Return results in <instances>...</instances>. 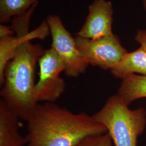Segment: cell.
<instances>
[{"instance_id":"cell-1","label":"cell","mask_w":146,"mask_h":146,"mask_svg":"<svg viewBox=\"0 0 146 146\" xmlns=\"http://www.w3.org/2000/svg\"><path fill=\"white\" fill-rule=\"evenodd\" d=\"M27 121L26 146H77L86 137L107 133L93 116L54 102L38 103Z\"/></svg>"},{"instance_id":"cell-2","label":"cell","mask_w":146,"mask_h":146,"mask_svg":"<svg viewBox=\"0 0 146 146\" xmlns=\"http://www.w3.org/2000/svg\"><path fill=\"white\" fill-rule=\"evenodd\" d=\"M31 38L22 42L4 73L1 100L22 120L27 121L35 109V71L45 52L41 45L32 43Z\"/></svg>"},{"instance_id":"cell-3","label":"cell","mask_w":146,"mask_h":146,"mask_svg":"<svg viewBox=\"0 0 146 146\" xmlns=\"http://www.w3.org/2000/svg\"><path fill=\"white\" fill-rule=\"evenodd\" d=\"M92 116L106 128L114 146H137V139L146 128V110H130L117 94L110 97Z\"/></svg>"},{"instance_id":"cell-4","label":"cell","mask_w":146,"mask_h":146,"mask_svg":"<svg viewBox=\"0 0 146 146\" xmlns=\"http://www.w3.org/2000/svg\"><path fill=\"white\" fill-rule=\"evenodd\" d=\"M46 21L52 38L51 48L62 58L66 67V75L76 78L85 73L89 64L79 52L75 38L66 29L60 17L49 15Z\"/></svg>"},{"instance_id":"cell-5","label":"cell","mask_w":146,"mask_h":146,"mask_svg":"<svg viewBox=\"0 0 146 146\" xmlns=\"http://www.w3.org/2000/svg\"><path fill=\"white\" fill-rule=\"evenodd\" d=\"M39 78L35 89L37 102H54L62 95L66 84L60 74L65 71L62 58L52 48L45 50L38 61Z\"/></svg>"},{"instance_id":"cell-6","label":"cell","mask_w":146,"mask_h":146,"mask_svg":"<svg viewBox=\"0 0 146 146\" xmlns=\"http://www.w3.org/2000/svg\"><path fill=\"white\" fill-rule=\"evenodd\" d=\"M75 41L79 52L89 64L104 70L114 68L128 52L114 34L96 40L76 36Z\"/></svg>"},{"instance_id":"cell-7","label":"cell","mask_w":146,"mask_h":146,"mask_svg":"<svg viewBox=\"0 0 146 146\" xmlns=\"http://www.w3.org/2000/svg\"><path fill=\"white\" fill-rule=\"evenodd\" d=\"M38 4L33 5L23 15L11 20V28L15 35L0 38V84L4 82V73L6 66L12 58L21 43L28 38L44 40L50 34L49 28L46 21L33 31H29V23Z\"/></svg>"},{"instance_id":"cell-8","label":"cell","mask_w":146,"mask_h":146,"mask_svg":"<svg viewBox=\"0 0 146 146\" xmlns=\"http://www.w3.org/2000/svg\"><path fill=\"white\" fill-rule=\"evenodd\" d=\"M113 8L107 0H94L89 5L88 14L76 36L96 40L113 35Z\"/></svg>"},{"instance_id":"cell-9","label":"cell","mask_w":146,"mask_h":146,"mask_svg":"<svg viewBox=\"0 0 146 146\" xmlns=\"http://www.w3.org/2000/svg\"><path fill=\"white\" fill-rule=\"evenodd\" d=\"M20 117L0 100V146H25L27 144L26 136L19 133Z\"/></svg>"},{"instance_id":"cell-10","label":"cell","mask_w":146,"mask_h":146,"mask_svg":"<svg viewBox=\"0 0 146 146\" xmlns=\"http://www.w3.org/2000/svg\"><path fill=\"white\" fill-rule=\"evenodd\" d=\"M110 72L115 78L121 80L136 73L146 76V50L140 47L135 51L125 53Z\"/></svg>"},{"instance_id":"cell-11","label":"cell","mask_w":146,"mask_h":146,"mask_svg":"<svg viewBox=\"0 0 146 146\" xmlns=\"http://www.w3.org/2000/svg\"><path fill=\"white\" fill-rule=\"evenodd\" d=\"M117 95L127 106L136 100L146 98V76L131 74L122 79Z\"/></svg>"},{"instance_id":"cell-12","label":"cell","mask_w":146,"mask_h":146,"mask_svg":"<svg viewBox=\"0 0 146 146\" xmlns=\"http://www.w3.org/2000/svg\"><path fill=\"white\" fill-rule=\"evenodd\" d=\"M38 3V0H0V22L3 24L23 15Z\"/></svg>"},{"instance_id":"cell-13","label":"cell","mask_w":146,"mask_h":146,"mask_svg":"<svg viewBox=\"0 0 146 146\" xmlns=\"http://www.w3.org/2000/svg\"><path fill=\"white\" fill-rule=\"evenodd\" d=\"M77 146H114L110 134L107 133L103 134L89 136L82 139Z\"/></svg>"},{"instance_id":"cell-14","label":"cell","mask_w":146,"mask_h":146,"mask_svg":"<svg viewBox=\"0 0 146 146\" xmlns=\"http://www.w3.org/2000/svg\"><path fill=\"white\" fill-rule=\"evenodd\" d=\"M136 41L146 51V30H138L135 36Z\"/></svg>"},{"instance_id":"cell-15","label":"cell","mask_w":146,"mask_h":146,"mask_svg":"<svg viewBox=\"0 0 146 146\" xmlns=\"http://www.w3.org/2000/svg\"><path fill=\"white\" fill-rule=\"evenodd\" d=\"M15 35V33L11 27H8L1 24L0 25V38H3L6 37L12 36Z\"/></svg>"},{"instance_id":"cell-16","label":"cell","mask_w":146,"mask_h":146,"mask_svg":"<svg viewBox=\"0 0 146 146\" xmlns=\"http://www.w3.org/2000/svg\"><path fill=\"white\" fill-rule=\"evenodd\" d=\"M143 6L145 10L146 11V0H143Z\"/></svg>"},{"instance_id":"cell-17","label":"cell","mask_w":146,"mask_h":146,"mask_svg":"<svg viewBox=\"0 0 146 146\" xmlns=\"http://www.w3.org/2000/svg\"></svg>"}]
</instances>
